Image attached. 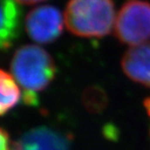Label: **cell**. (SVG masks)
Instances as JSON below:
<instances>
[{"label": "cell", "instance_id": "1", "mask_svg": "<svg viewBox=\"0 0 150 150\" xmlns=\"http://www.w3.org/2000/svg\"><path fill=\"white\" fill-rule=\"evenodd\" d=\"M56 64L47 51L36 45H25L18 49L11 62V72L25 90L23 101L36 105V93L49 86L56 75Z\"/></svg>", "mask_w": 150, "mask_h": 150}, {"label": "cell", "instance_id": "2", "mask_svg": "<svg viewBox=\"0 0 150 150\" xmlns=\"http://www.w3.org/2000/svg\"><path fill=\"white\" fill-rule=\"evenodd\" d=\"M113 0H69L64 23L71 33L80 37H103L115 25Z\"/></svg>", "mask_w": 150, "mask_h": 150}, {"label": "cell", "instance_id": "3", "mask_svg": "<svg viewBox=\"0 0 150 150\" xmlns=\"http://www.w3.org/2000/svg\"><path fill=\"white\" fill-rule=\"evenodd\" d=\"M114 32L122 43L132 47L149 41L150 3L143 0L126 2L116 16Z\"/></svg>", "mask_w": 150, "mask_h": 150}, {"label": "cell", "instance_id": "4", "mask_svg": "<svg viewBox=\"0 0 150 150\" xmlns=\"http://www.w3.org/2000/svg\"><path fill=\"white\" fill-rule=\"evenodd\" d=\"M64 16L58 8L51 5L36 7L25 18V30L32 40L46 44L55 41L62 34Z\"/></svg>", "mask_w": 150, "mask_h": 150}, {"label": "cell", "instance_id": "5", "mask_svg": "<svg viewBox=\"0 0 150 150\" xmlns=\"http://www.w3.org/2000/svg\"><path fill=\"white\" fill-rule=\"evenodd\" d=\"M11 150H70L69 139L49 127H37L25 133Z\"/></svg>", "mask_w": 150, "mask_h": 150}, {"label": "cell", "instance_id": "6", "mask_svg": "<svg viewBox=\"0 0 150 150\" xmlns=\"http://www.w3.org/2000/svg\"><path fill=\"white\" fill-rule=\"evenodd\" d=\"M121 65L130 79L150 88V40L130 48Z\"/></svg>", "mask_w": 150, "mask_h": 150}, {"label": "cell", "instance_id": "7", "mask_svg": "<svg viewBox=\"0 0 150 150\" xmlns=\"http://www.w3.org/2000/svg\"><path fill=\"white\" fill-rule=\"evenodd\" d=\"M21 9L16 0H1V28L0 45L9 49L20 35Z\"/></svg>", "mask_w": 150, "mask_h": 150}, {"label": "cell", "instance_id": "8", "mask_svg": "<svg viewBox=\"0 0 150 150\" xmlns=\"http://www.w3.org/2000/svg\"><path fill=\"white\" fill-rule=\"evenodd\" d=\"M0 89H1V100H0V113L5 114L19 103L21 91L13 75L1 70L0 74Z\"/></svg>", "mask_w": 150, "mask_h": 150}, {"label": "cell", "instance_id": "9", "mask_svg": "<svg viewBox=\"0 0 150 150\" xmlns=\"http://www.w3.org/2000/svg\"><path fill=\"white\" fill-rule=\"evenodd\" d=\"M11 143L8 134L4 130H1V150H11Z\"/></svg>", "mask_w": 150, "mask_h": 150}, {"label": "cell", "instance_id": "10", "mask_svg": "<svg viewBox=\"0 0 150 150\" xmlns=\"http://www.w3.org/2000/svg\"><path fill=\"white\" fill-rule=\"evenodd\" d=\"M18 3H22V4H26V5H30V4H35V3L45 1V0H16Z\"/></svg>", "mask_w": 150, "mask_h": 150}, {"label": "cell", "instance_id": "11", "mask_svg": "<svg viewBox=\"0 0 150 150\" xmlns=\"http://www.w3.org/2000/svg\"><path fill=\"white\" fill-rule=\"evenodd\" d=\"M144 105H145V108H146V110H147L148 115H149V117H150V98H148L147 100H145Z\"/></svg>", "mask_w": 150, "mask_h": 150}]
</instances>
